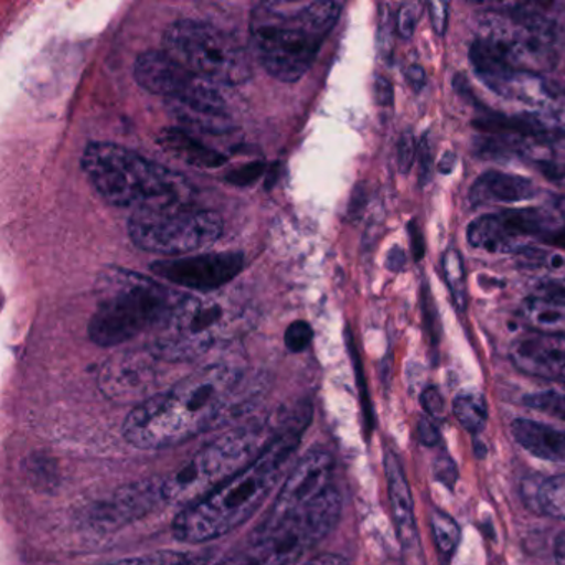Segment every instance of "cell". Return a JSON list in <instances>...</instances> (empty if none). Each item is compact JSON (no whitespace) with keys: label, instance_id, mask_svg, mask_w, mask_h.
<instances>
[{"label":"cell","instance_id":"obj_1","mask_svg":"<svg viewBox=\"0 0 565 565\" xmlns=\"http://www.w3.org/2000/svg\"><path fill=\"white\" fill-rule=\"evenodd\" d=\"M243 372L230 363H211L157 393L128 413L124 436L145 451L170 448L216 425L236 402Z\"/></svg>","mask_w":565,"mask_h":565},{"label":"cell","instance_id":"obj_2","mask_svg":"<svg viewBox=\"0 0 565 565\" xmlns=\"http://www.w3.org/2000/svg\"><path fill=\"white\" fill-rule=\"evenodd\" d=\"M309 413L303 409L277 431L264 451L226 484L181 509L174 519V537L184 544H203L230 534L247 521L276 488L299 448Z\"/></svg>","mask_w":565,"mask_h":565},{"label":"cell","instance_id":"obj_3","mask_svg":"<svg viewBox=\"0 0 565 565\" xmlns=\"http://www.w3.org/2000/svg\"><path fill=\"white\" fill-rule=\"evenodd\" d=\"M343 6L330 0H264L250 11L254 57L276 81H300L316 62Z\"/></svg>","mask_w":565,"mask_h":565},{"label":"cell","instance_id":"obj_4","mask_svg":"<svg viewBox=\"0 0 565 565\" xmlns=\"http://www.w3.org/2000/svg\"><path fill=\"white\" fill-rule=\"evenodd\" d=\"M97 297L88 335L100 347L121 345L147 330H157L180 302L163 284L124 267L102 270Z\"/></svg>","mask_w":565,"mask_h":565},{"label":"cell","instance_id":"obj_5","mask_svg":"<svg viewBox=\"0 0 565 565\" xmlns=\"http://www.w3.org/2000/svg\"><path fill=\"white\" fill-rule=\"evenodd\" d=\"M82 170L98 194L118 207L186 200L188 186L163 164L121 145L94 141L82 154Z\"/></svg>","mask_w":565,"mask_h":565},{"label":"cell","instance_id":"obj_6","mask_svg":"<svg viewBox=\"0 0 565 565\" xmlns=\"http://www.w3.org/2000/svg\"><path fill=\"white\" fill-rule=\"evenodd\" d=\"M250 323V312L226 294L183 297L157 329L150 349L164 362L200 359L220 343L239 335Z\"/></svg>","mask_w":565,"mask_h":565},{"label":"cell","instance_id":"obj_7","mask_svg":"<svg viewBox=\"0 0 565 565\" xmlns=\"http://www.w3.org/2000/svg\"><path fill=\"white\" fill-rule=\"evenodd\" d=\"M342 499L335 488L296 511L264 515L249 542L220 565H299L300 558L335 527Z\"/></svg>","mask_w":565,"mask_h":565},{"label":"cell","instance_id":"obj_8","mask_svg":"<svg viewBox=\"0 0 565 565\" xmlns=\"http://www.w3.org/2000/svg\"><path fill=\"white\" fill-rule=\"evenodd\" d=\"M263 426H241L207 443L190 461L161 479V501L188 508L210 495L233 476L249 466L264 451L270 439Z\"/></svg>","mask_w":565,"mask_h":565},{"label":"cell","instance_id":"obj_9","mask_svg":"<svg viewBox=\"0 0 565 565\" xmlns=\"http://www.w3.org/2000/svg\"><path fill=\"white\" fill-rule=\"evenodd\" d=\"M138 85L164 97L178 120L198 131L223 135L230 130L227 104L220 87L204 81L164 51L138 55L134 68Z\"/></svg>","mask_w":565,"mask_h":565},{"label":"cell","instance_id":"obj_10","mask_svg":"<svg viewBox=\"0 0 565 565\" xmlns=\"http://www.w3.org/2000/svg\"><path fill=\"white\" fill-rule=\"evenodd\" d=\"M479 81L509 102L524 105L521 117L535 137H565V92L545 81L541 74L509 64L494 49L476 39L469 49Z\"/></svg>","mask_w":565,"mask_h":565},{"label":"cell","instance_id":"obj_11","mask_svg":"<svg viewBox=\"0 0 565 565\" xmlns=\"http://www.w3.org/2000/svg\"><path fill=\"white\" fill-rule=\"evenodd\" d=\"M223 217L186 200L161 201L138 207L128 221L131 243L147 253L188 256L220 239Z\"/></svg>","mask_w":565,"mask_h":565},{"label":"cell","instance_id":"obj_12","mask_svg":"<svg viewBox=\"0 0 565 565\" xmlns=\"http://www.w3.org/2000/svg\"><path fill=\"white\" fill-rule=\"evenodd\" d=\"M478 39L522 71L541 74L554 67L557 58L554 21L539 6L512 4L482 12Z\"/></svg>","mask_w":565,"mask_h":565},{"label":"cell","instance_id":"obj_13","mask_svg":"<svg viewBox=\"0 0 565 565\" xmlns=\"http://www.w3.org/2000/svg\"><path fill=\"white\" fill-rule=\"evenodd\" d=\"M164 52L211 84L237 87L253 77L246 49L206 22L181 19L164 31Z\"/></svg>","mask_w":565,"mask_h":565},{"label":"cell","instance_id":"obj_14","mask_svg":"<svg viewBox=\"0 0 565 565\" xmlns=\"http://www.w3.org/2000/svg\"><path fill=\"white\" fill-rule=\"evenodd\" d=\"M469 246L491 254H519L527 247L565 250V198L544 206L484 214L468 226Z\"/></svg>","mask_w":565,"mask_h":565},{"label":"cell","instance_id":"obj_15","mask_svg":"<svg viewBox=\"0 0 565 565\" xmlns=\"http://www.w3.org/2000/svg\"><path fill=\"white\" fill-rule=\"evenodd\" d=\"M161 356L151 349L128 350L111 356L100 372V388L107 398L120 403L147 402L157 395L164 366Z\"/></svg>","mask_w":565,"mask_h":565},{"label":"cell","instance_id":"obj_16","mask_svg":"<svg viewBox=\"0 0 565 565\" xmlns=\"http://www.w3.org/2000/svg\"><path fill=\"white\" fill-rule=\"evenodd\" d=\"M243 254L233 250L157 260L151 264V273L158 279L168 280L183 289L211 294L230 284L243 270Z\"/></svg>","mask_w":565,"mask_h":565},{"label":"cell","instance_id":"obj_17","mask_svg":"<svg viewBox=\"0 0 565 565\" xmlns=\"http://www.w3.org/2000/svg\"><path fill=\"white\" fill-rule=\"evenodd\" d=\"M333 458L326 449H310L284 481L266 515H282L313 501L332 488Z\"/></svg>","mask_w":565,"mask_h":565},{"label":"cell","instance_id":"obj_18","mask_svg":"<svg viewBox=\"0 0 565 565\" xmlns=\"http://www.w3.org/2000/svg\"><path fill=\"white\" fill-rule=\"evenodd\" d=\"M511 360L515 369L539 379L554 380L565 385V335L564 333H522L512 342Z\"/></svg>","mask_w":565,"mask_h":565},{"label":"cell","instance_id":"obj_19","mask_svg":"<svg viewBox=\"0 0 565 565\" xmlns=\"http://www.w3.org/2000/svg\"><path fill=\"white\" fill-rule=\"evenodd\" d=\"M539 190L527 178L519 174L488 171L481 174L469 190V204L472 207L489 204H512L537 196Z\"/></svg>","mask_w":565,"mask_h":565},{"label":"cell","instance_id":"obj_20","mask_svg":"<svg viewBox=\"0 0 565 565\" xmlns=\"http://www.w3.org/2000/svg\"><path fill=\"white\" fill-rule=\"evenodd\" d=\"M385 475L386 482H388L390 502H392L393 521H395L396 532H398L399 542L405 547H409V545L416 542L413 499L402 462L396 458L395 452L386 451Z\"/></svg>","mask_w":565,"mask_h":565},{"label":"cell","instance_id":"obj_21","mask_svg":"<svg viewBox=\"0 0 565 565\" xmlns=\"http://www.w3.org/2000/svg\"><path fill=\"white\" fill-rule=\"evenodd\" d=\"M515 441L539 459L547 461H565V428L519 418L511 425Z\"/></svg>","mask_w":565,"mask_h":565},{"label":"cell","instance_id":"obj_22","mask_svg":"<svg viewBox=\"0 0 565 565\" xmlns=\"http://www.w3.org/2000/svg\"><path fill=\"white\" fill-rule=\"evenodd\" d=\"M158 143L171 157L203 170H216L226 164L227 158L221 151L201 143L194 135L181 128H167L158 137Z\"/></svg>","mask_w":565,"mask_h":565},{"label":"cell","instance_id":"obj_23","mask_svg":"<svg viewBox=\"0 0 565 565\" xmlns=\"http://www.w3.org/2000/svg\"><path fill=\"white\" fill-rule=\"evenodd\" d=\"M522 316L537 332L558 333L565 327V307L544 299V297L529 296L522 302Z\"/></svg>","mask_w":565,"mask_h":565},{"label":"cell","instance_id":"obj_24","mask_svg":"<svg viewBox=\"0 0 565 565\" xmlns=\"http://www.w3.org/2000/svg\"><path fill=\"white\" fill-rule=\"evenodd\" d=\"M452 412L461 423L462 428L469 433H479L488 423L489 409L484 395L475 390L459 393L452 403Z\"/></svg>","mask_w":565,"mask_h":565},{"label":"cell","instance_id":"obj_25","mask_svg":"<svg viewBox=\"0 0 565 565\" xmlns=\"http://www.w3.org/2000/svg\"><path fill=\"white\" fill-rule=\"evenodd\" d=\"M534 494L535 504L542 512L565 521V475L539 481Z\"/></svg>","mask_w":565,"mask_h":565},{"label":"cell","instance_id":"obj_26","mask_svg":"<svg viewBox=\"0 0 565 565\" xmlns=\"http://www.w3.org/2000/svg\"><path fill=\"white\" fill-rule=\"evenodd\" d=\"M443 269H445L446 284H448L449 290H451L456 309L465 312L466 306H468L465 263H462L461 254L455 247H449L446 250L445 259H443Z\"/></svg>","mask_w":565,"mask_h":565},{"label":"cell","instance_id":"obj_27","mask_svg":"<svg viewBox=\"0 0 565 565\" xmlns=\"http://www.w3.org/2000/svg\"><path fill=\"white\" fill-rule=\"evenodd\" d=\"M431 529L439 552L451 555L456 545H458L459 534H461L455 519L446 512L435 511L431 514Z\"/></svg>","mask_w":565,"mask_h":565},{"label":"cell","instance_id":"obj_28","mask_svg":"<svg viewBox=\"0 0 565 565\" xmlns=\"http://www.w3.org/2000/svg\"><path fill=\"white\" fill-rule=\"evenodd\" d=\"M102 565H196V558L186 552L160 551Z\"/></svg>","mask_w":565,"mask_h":565},{"label":"cell","instance_id":"obj_29","mask_svg":"<svg viewBox=\"0 0 565 565\" xmlns=\"http://www.w3.org/2000/svg\"><path fill=\"white\" fill-rule=\"evenodd\" d=\"M524 403L529 408L565 419V385L525 396Z\"/></svg>","mask_w":565,"mask_h":565},{"label":"cell","instance_id":"obj_30","mask_svg":"<svg viewBox=\"0 0 565 565\" xmlns=\"http://www.w3.org/2000/svg\"><path fill=\"white\" fill-rule=\"evenodd\" d=\"M423 11H425L423 2H406L399 8L398 15H396V31H398L399 38L405 41L413 38Z\"/></svg>","mask_w":565,"mask_h":565},{"label":"cell","instance_id":"obj_31","mask_svg":"<svg viewBox=\"0 0 565 565\" xmlns=\"http://www.w3.org/2000/svg\"><path fill=\"white\" fill-rule=\"evenodd\" d=\"M312 327L306 320H296L287 327L286 333H284V342L292 353L303 352L312 343Z\"/></svg>","mask_w":565,"mask_h":565},{"label":"cell","instance_id":"obj_32","mask_svg":"<svg viewBox=\"0 0 565 565\" xmlns=\"http://www.w3.org/2000/svg\"><path fill=\"white\" fill-rule=\"evenodd\" d=\"M534 294L565 307V277H545L537 284Z\"/></svg>","mask_w":565,"mask_h":565},{"label":"cell","instance_id":"obj_33","mask_svg":"<svg viewBox=\"0 0 565 565\" xmlns=\"http://www.w3.org/2000/svg\"><path fill=\"white\" fill-rule=\"evenodd\" d=\"M396 158H398V168L403 174L412 170L413 163L416 160V140L412 131H406L402 135L396 148Z\"/></svg>","mask_w":565,"mask_h":565},{"label":"cell","instance_id":"obj_34","mask_svg":"<svg viewBox=\"0 0 565 565\" xmlns=\"http://www.w3.org/2000/svg\"><path fill=\"white\" fill-rule=\"evenodd\" d=\"M422 306L423 313H425L426 327H428L429 335L433 337V343H438L439 335V320L438 312H436L435 300H433L431 294H429L428 286H423L422 290Z\"/></svg>","mask_w":565,"mask_h":565},{"label":"cell","instance_id":"obj_35","mask_svg":"<svg viewBox=\"0 0 565 565\" xmlns=\"http://www.w3.org/2000/svg\"><path fill=\"white\" fill-rule=\"evenodd\" d=\"M266 164L264 163H249L244 167L237 168L233 173L227 177L230 183L236 184V186H246V184L254 183L263 177Z\"/></svg>","mask_w":565,"mask_h":565},{"label":"cell","instance_id":"obj_36","mask_svg":"<svg viewBox=\"0 0 565 565\" xmlns=\"http://www.w3.org/2000/svg\"><path fill=\"white\" fill-rule=\"evenodd\" d=\"M422 405L428 413V418L441 419L445 416V402H443L441 393L433 386L422 393Z\"/></svg>","mask_w":565,"mask_h":565},{"label":"cell","instance_id":"obj_37","mask_svg":"<svg viewBox=\"0 0 565 565\" xmlns=\"http://www.w3.org/2000/svg\"><path fill=\"white\" fill-rule=\"evenodd\" d=\"M429 18L436 34L445 35L448 29L449 4L448 2H429Z\"/></svg>","mask_w":565,"mask_h":565},{"label":"cell","instance_id":"obj_38","mask_svg":"<svg viewBox=\"0 0 565 565\" xmlns=\"http://www.w3.org/2000/svg\"><path fill=\"white\" fill-rule=\"evenodd\" d=\"M416 431H418V439L422 445L435 446L436 443L439 441L438 428L433 425V422L428 416L419 419L418 426H416Z\"/></svg>","mask_w":565,"mask_h":565},{"label":"cell","instance_id":"obj_39","mask_svg":"<svg viewBox=\"0 0 565 565\" xmlns=\"http://www.w3.org/2000/svg\"><path fill=\"white\" fill-rule=\"evenodd\" d=\"M418 163H419V183H425L426 178H428L429 170H431V150H429L428 137H423V140L419 141L418 147Z\"/></svg>","mask_w":565,"mask_h":565},{"label":"cell","instance_id":"obj_40","mask_svg":"<svg viewBox=\"0 0 565 565\" xmlns=\"http://www.w3.org/2000/svg\"><path fill=\"white\" fill-rule=\"evenodd\" d=\"M408 234L412 237L413 257H415V260H422L423 254H425V241H423L422 230L415 221L409 223Z\"/></svg>","mask_w":565,"mask_h":565},{"label":"cell","instance_id":"obj_41","mask_svg":"<svg viewBox=\"0 0 565 565\" xmlns=\"http://www.w3.org/2000/svg\"><path fill=\"white\" fill-rule=\"evenodd\" d=\"M376 100L382 107L393 105V85L385 77H379L375 82Z\"/></svg>","mask_w":565,"mask_h":565},{"label":"cell","instance_id":"obj_42","mask_svg":"<svg viewBox=\"0 0 565 565\" xmlns=\"http://www.w3.org/2000/svg\"><path fill=\"white\" fill-rule=\"evenodd\" d=\"M405 77L408 84L412 85L413 90L419 92L426 84V74L422 65H409L405 68Z\"/></svg>","mask_w":565,"mask_h":565},{"label":"cell","instance_id":"obj_43","mask_svg":"<svg viewBox=\"0 0 565 565\" xmlns=\"http://www.w3.org/2000/svg\"><path fill=\"white\" fill-rule=\"evenodd\" d=\"M299 565H349V562H347V558H343L342 555L322 554Z\"/></svg>","mask_w":565,"mask_h":565},{"label":"cell","instance_id":"obj_44","mask_svg":"<svg viewBox=\"0 0 565 565\" xmlns=\"http://www.w3.org/2000/svg\"><path fill=\"white\" fill-rule=\"evenodd\" d=\"M405 253H403L399 247H393V249L390 250L388 259H386V266H388V269L393 270V273H399V270L405 267Z\"/></svg>","mask_w":565,"mask_h":565},{"label":"cell","instance_id":"obj_45","mask_svg":"<svg viewBox=\"0 0 565 565\" xmlns=\"http://www.w3.org/2000/svg\"><path fill=\"white\" fill-rule=\"evenodd\" d=\"M449 459H441V466H436V476H438L439 481L445 482V484L452 486V482L456 481V468H446Z\"/></svg>","mask_w":565,"mask_h":565},{"label":"cell","instance_id":"obj_46","mask_svg":"<svg viewBox=\"0 0 565 565\" xmlns=\"http://www.w3.org/2000/svg\"><path fill=\"white\" fill-rule=\"evenodd\" d=\"M456 164V157L455 153H451V151H448V153L443 154L441 161H439V171H441L443 174H449L452 171V168H455Z\"/></svg>","mask_w":565,"mask_h":565},{"label":"cell","instance_id":"obj_47","mask_svg":"<svg viewBox=\"0 0 565 565\" xmlns=\"http://www.w3.org/2000/svg\"><path fill=\"white\" fill-rule=\"evenodd\" d=\"M555 561H557V565H565V532H562L558 535L557 541H555Z\"/></svg>","mask_w":565,"mask_h":565}]
</instances>
